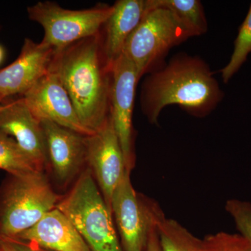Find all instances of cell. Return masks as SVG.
Instances as JSON below:
<instances>
[{
	"mask_svg": "<svg viewBox=\"0 0 251 251\" xmlns=\"http://www.w3.org/2000/svg\"><path fill=\"white\" fill-rule=\"evenodd\" d=\"M49 71L67 91L81 123L95 133L110 115L111 67L104 57L101 31L55 51Z\"/></svg>",
	"mask_w": 251,
	"mask_h": 251,
	"instance_id": "6da1fadb",
	"label": "cell"
},
{
	"mask_svg": "<svg viewBox=\"0 0 251 251\" xmlns=\"http://www.w3.org/2000/svg\"><path fill=\"white\" fill-rule=\"evenodd\" d=\"M141 92L142 110L151 124H157L167 105H178L190 115L204 117L224 98L207 64L185 53L176 54L161 70L148 75Z\"/></svg>",
	"mask_w": 251,
	"mask_h": 251,
	"instance_id": "7a4b0ae2",
	"label": "cell"
},
{
	"mask_svg": "<svg viewBox=\"0 0 251 251\" xmlns=\"http://www.w3.org/2000/svg\"><path fill=\"white\" fill-rule=\"evenodd\" d=\"M75 226L91 251H124L108 209L90 168L56 207Z\"/></svg>",
	"mask_w": 251,
	"mask_h": 251,
	"instance_id": "3957f363",
	"label": "cell"
},
{
	"mask_svg": "<svg viewBox=\"0 0 251 251\" xmlns=\"http://www.w3.org/2000/svg\"><path fill=\"white\" fill-rule=\"evenodd\" d=\"M60 201L44 173L10 175L0 188V237L15 239Z\"/></svg>",
	"mask_w": 251,
	"mask_h": 251,
	"instance_id": "277c9868",
	"label": "cell"
},
{
	"mask_svg": "<svg viewBox=\"0 0 251 251\" xmlns=\"http://www.w3.org/2000/svg\"><path fill=\"white\" fill-rule=\"evenodd\" d=\"M148 9L126 42L124 55L133 63L138 78L150 72L175 46L192 37L189 31L169 10Z\"/></svg>",
	"mask_w": 251,
	"mask_h": 251,
	"instance_id": "5b68a950",
	"label": "cell"
},
{
	"mask_svg": "<svg viewBox=\"0 0 251 251\" xmlns=\"http://www.w3.org/2000/svg\"><path fill=\"white\" fill-rule=\"evenodd\" d=\"M113 11V5L70 10L49 1H39L27 8L29 19L44 29L41 42L55 51L99 34Z\"/></svg>",
	"mask_w": 251,
	"mask_h": 251,
	"instance_id": "8992f818",
	"label": "cell"
},
{
	"mask_svg": "<svg viewBox=\"0 0 251 251\" xmlns=\"http://www.w3.org/2000/svg\"><path fill=\"white\" fill-rule=\"evenodd\" d=\"M130 173L126 171L114 191L111 212L124 251H145L151 231L158 227L166 216L156 202L135 191Z\"/></svg>",
	"mask_w": 251,
	"mask_h": 251,
	"instance_id": "52a82bcc",
	"label": "cell"
},
{
	"mask_svg": "<svg viewBox=\"0 0 251 251\" xmlns=\"http://www.w3.org/2000/svg\"><path fill=\"white\" fill-rule=\"evenodd\" d=\"M110 116L120 142L126 168L131 171L135 166L133 112L135 89L140 79L133 63L123 54L111 65Z\"/></svg>",
	"mask_w": 251,
	"mask_h": 251,
	"instance_id": "ba28073f",
	"label": "cell"
},
{
	"mask_svg": "<svg viewBox=\"0 0 251 251\" xmlns=\"http://www.w3.org/2000/svg\"><path fill=\"white\" fill-rule=\"evenodd\" d=\"M85 143L87 163L111 211L112 195L127 170L110 115L102 127L85 137Z\"/></svg>",
	"mask_w": 251,
	"mask_h": 251,
	"instance_id": "9c48e42d",
	"label": "cell"
},
{
	"mask_svg": "<svg viewBox=\"0 0 251 251\" xmlns=\"http://www.w3.org/2000/svg\"><path fill=\"white\" fill-rule=\"evenodd\" d=\"M23 98L39 121L49 120L85 136L94 134L81 123L67 91L50 71L23 94Z\"/></svg>",
	"mask_w": 251,
	"mask_h": 251,
	"instance_id": "30bf717a",
	"label": "cell"
},
{
	"mask_svg": "<svg viewBox=\"0 0 251 251\" xmlns=\"http://www.w3.org/2000/svg\"><path fill=\"white\" fill-rule=\"evenodd\" d=\"M0 130L13 137L41 171L50 166L41 122L33 115L23 97L2 104Z\"/></svg>",
	"mask_w": 251,
	"mask_h": 251,
	"instance_id": "8fae6325",
	"label": "cell"
},
{
	"mask_svg": "<svg viewBox=\"0 0 251 251\" xmlns=\"http://www.w3.org/2000/svg\"><path fill=\"white\" fill-rule=\"evenodd\" d=\"M40 122L54 176L67 184L87 163L86 136L49 120Z\"/></svg>",
	"mask_w": 251,
	"mask_h": 251,
	"instance_id": "7c38bea8",
	"label": "cell"
},
{
	"mask_svg": "<svg viewBox=\"0 0 251 251\" xmlns=\"http://www.w3.org/2000/svg\"><path fill=\"white\" fill-rule=\"evenodd\" d=\"M54 52L43 43L25 39L18 58L0 70V99L3 101L29 90L49 72Z\"/></svg>",
	"mask_w": 251,
	"mask_h": 251,
	"instance_id": "4fadbf2b",
	"label": "cell"
},
{
	"mask_svg": "<svg viewBox=\"0 0 251 251\" xmlns=\"http://www.w3.org/2000/svg\"><path fill=\"white\" fill-rule=\"evenodd\" d=\"M15 239L50 251H91L70 220L57 208Z\"/></svg>",
	"mask_w": 251,
	"mask_h": 251,
	"instance_id": "5bb4252c",
	"label": "cell"
},
{
	"mask_svg": "<svg viewBox=\"0 0 251 251\" xmlns=\"http://www.w3.org/2000/svg\"><path fill=\"white\" fill-rule=\"evenodd\" d=\"M113 7L101 33L104 57L110 67L123 53L126 42L148 11V0H120Z\"/></svg>",
	"mask_w": 251,
	"mask_h": 251,
	"instance_id": "9a60e30c",
	"label": "cell"
},
{
	"mask_svg": "<svg viewBox=\"0 0 251 251\" xmlns=\"http://www.w3.org/2000/svg\"><path fill=\"white\" fill-rule=\"evenodd\" d=\"M151 7L169 10L193 36L204 34L208 25L202 3L198 0H148Z\"/></svg>",
	"mask_w": 251,
	"mask_h": 251,
	"instance_id": "2e32d148",
	"label": "cell"
},
{
	"mask_svg": "<svg viewBox=\"0 0 251 251\" xmlns=\"http://www.w3.org/2000/svg\"><path fill=\"white\" fill-rule=\"evenodd\" d=\"M0 169L14 176L43 173L16 140L0 130Z\"/></svg>",
	"mask_w": 251,
	"mask_h": 251,
	"instance_id": "e0dca14e",
	"label": "cell"
},
{
	"mask_svg": "<svg viewBox=\"0 0 251 251\" xmlns=\"http://www.w3.org/2000/svg\"><path fill=\"white\" fill-rule=\"evenodd\" d=\"M161 251H203L202 239L173 219H165L158 227Z\"/></svg>",
	"mask_w": 251,
	"mask_h": 251,
	"instance_id": "ac0fdd59",
	"label": "cell"
},
{
	"mask_svg": "<svg viewBox=\"0 0 251 251\" xmlns=\"http://www.w3.org/2000/svg\"><path fill=\"white\" fill-rule=\"evenodd\" d=\"M251 53V4L247 17L239 29L233 52L228 64L221 71L223 80L227 82L247 61Z\"/></svg>",
	"mask_w": 251,
	"mask_h": 251,
	"instance_id": "d6986e66",
	"label": "cell"
},
{
	"mask_svg": "<svg viewBox=\"0 0 251 251\" xmlns=\"http://www.w3.org/2000/svg\"><path fill=\"white\" fill-rule=\"evenodd\" d=\"M203 251H251V244L241 234L221 232L202 239Z\"/></svg>",
	"mask_w": 251,
	"mask_h": 251,
	"instance_id": "ffe728a7",
	"label": "cell"
},
{
	"mask_svg": "<svg viewBox=\"0 0 251 251\" xmlns=\"http://www.w3.org/2000/svg\"><path fill=\"white\" fill-rule=\"evenodd\" d=\"M226 209L233 219L239 234L251 244V203L231 199L226 202Z\"/></svg>",
	"mask_w": 251,
	"mask_h": 251,
	"instance_id": "44dd1931",
	"label": "cell"
},
{
	"mask_svg": "<svg viewBox=\"0 0 251 251\" xmlns=\"http://www.w3.org/2000/svg\"><path fill=\"white\" fill-rule=\"evenodd\" d=\"M0 245L4 251H50L23 241L3 237H0Z\"/></svg>",
	"mask_w": 251,
	"mask_h": 251,
	"instance_id": "7402d4cb",
	"label": "cell"
},
{
	"mask_svg": "<svg viewBox=\"0 0 251 251\" xmlns=\"http://www.w3.org/2000/svg\"><path fill=\"white\" fill-rule=\"evenodd\" d=\"M145 251H161L158 227H156L151 231V234L149 237L148 244H147Z\"/></svg>",
	"mask_w": 251,
	"mask_h": 251,
	"instance_id": "603a6c76",
	"label": "cell"
},
{
	"mask_svg": "<svg viewBox=\"0 0 251 251\" xmlns=\"http://www.w3.org/2000/svg\"><path fill=\"white\" fill-rule=\"evenodd\" d=\"M4 52L2 47L0 46V64L2 62L3 59H4Z\"/></svg>",
	"mask_w": 251,
	"mask_h": 251,
	"instance_id": "cb8c5ba5",
	"label": "cell"
},
{
	"mask_svg": "<svg viewBox=\"0 0 251 251\" xmlns=\"http://www.w3.org/2000/svg\"><path fill=\"white\" fill-rule=\"evenodd\" d=\"M1 103H2V100H1V99H0V110H1V105H2V104H1Z\"/></svg>",
	"mask_w": 251,
	"mask_h": 251,
	"instance_id": "d4e9b609",
	"label": "cell"
},
{
	"mask_svg": "<svg viewBox=\"0 0 251 251\" xmlns=\"http://www.w3.org/2000/svg\"><path fill=\"white\" fill-rule=\"evenodd\" d=\"M0 251H4L3 250L2 247H1V245H0Z\"/></svg>",
	"mask_w": 251,
	"mask_h": 251,
	"instance_id": "484cf974",
	"label": "cell"
}]
</instances>
